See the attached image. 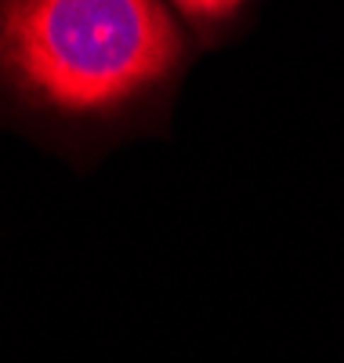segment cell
I'll return each mask as SVG.
<instances>
[{
    "label": "cell",
    "instance_id": "1",
    "mask_svg": "<svg viewBox=\"0 0 344 363\" xmlns=\"http://www.w3.org/2000/svg\"><path fill=\"white\" fill-rule=\"evenodd\" d=\"M181 51L178 26L152 0H8L0 66L62 109H102L160 80Z\"/></svg>",
    "mask_w": 344,
    "mask_h": 363
},
{
    "label": "cell",
    "instance_id": "2",
    "mask_svg": "<svg viewBox=\"0 0 344 363\" xmlns=\"http://www.w3.org/2000/svg\"><path fill=\"white\" fill-rule=\"evenodd\" d=\"M174 11H181L193 22H222L236 11V4H189V0H181V4H174Z\"/></svg>",
    "mask_w": 344,
    "mask_h": 363
}]
</instances>
